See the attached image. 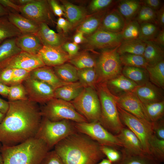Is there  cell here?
<instances>
[{
	"mask_svg": "<svg viewBox=\"0 0 164 164\" xmlns=\"http://www.w3.org/2000/svg\"><path fill=\"white\" fill-rule=\"evenodd\" d=\"M48 2L51 9L56 15L60 17L64 14L62 7L60 6L57 1L50 0Z\"/></svg>",
	"mask_w": 164,
	"mask_h": 164,
	"instance_id": "obj_52",
	"label": "cell"
},
{
	"mask_svg": "<svg viewBox=\"0 0 164 164\" xmlns=\"http://www.w3.org/2000/svg\"><path fill=\"white\" fill-rule=\"evenodd\" d=\"M100 149L105 156L113 164L119 162L121 158L122 155L120 150L104 145H100Z\"/></svg>",
	"mask_w": 164,
	"mask_h": 164,
	"instance_id": "obj_45",
	"label": "cell"
},
{
	"mask_svg": "<svg viewBox=\"0 0 164 164\" xmlns=\"http://www.w3.org/2000/svg\"><path fill=\"white\" fill-rule=\"evenodd\" d=\"M63 4L64 13L72 26L80 22L85 17L86 13L84 9L68 2H63Z\"/></svg>",
	"mask_w": 164,
	"mask_h": 164,
	"instance_id": "obj_30",
	"label": "cell"
},
{
	"mask_svg": "<svg viewBox=\"0 0 164 164\" xmlns=\"http://www.w3.org/2000/svg\"><path fill=\"white\" fill-rule=\"evenodd\" d=\"M119 46L101 52L94 67L97 75V84L107 82L121 74L122 65L117 52Z\"/></svg>",
	"mask_w": 164,
	"mask_h": 164,
	"instance_id": "obj_8",
	"label": "cell"
},
{
	"mask_svg": "<svg viewBox=\"0 0 164 164\" xmlns=\"http://www.w3.org/2000/svg\"><path fill=\"white\" fill-rule=\"evenodd\" d=\"M77 132L85 135L100 145L111 147L117 150L123 147L118 138L106 129L98 121L74 123Z\"/></svg>",
	"mask_w": 164,
	"mask_h": 164,
	"instance_id": "obj_10",
	"label": "cell"
},
{
	"mask_svg": "<svg viewBox=\"0 0 164 164\" xmlns=\"http://www.w3.org/2000/svg\"><path fill=\"white\" fill-rule=\"evenodd\" d=\"M45 66L37 54H32L23 51L0 63V68L22 69L30 71Z\"/></svg>",
	"mask_w": 164,
	"mask_h": 164,
	"instance_id": "obj_13",
	"label": "cell"
},
{
	"mask_svg": "<svg viewBox=\"0 0 164 164\" xmlns=\"http://www.w3.org/2000/svg\"><path fill=\"white\" fill-rule=\"evenodd\" d=\"M37 55L45 65L49 67L59 66L70 59L68 53L61 46H43Z\"/></svg>",
	"mask_w": 164,
	"mask_h": 164,
	"instance_id": "obj_16",
	"label": "cell"
},
{
	"mask_svg": "<svg viewBox=\"0 0 164 164\" xmlns=\"http://www.w3.org/2000/svg\"><path fill=\"white\" fill-rule=\"evenodd\" d=\"M146 115L152 123L163 118L164 114V101L143 104Z\"/></svg>",
	"mask_w": 164,
	"mask_h": 164,
	"instance_id": "obj_36",
	"label": "cell"
},
{
	"mask_svg": "<svg viewBox=\"0 0 164 164\" xmlns=\"http://www.w3.org/2000/svg\"><path fill=\"white\" fill-rule=\"evenodd\" d=\"M122 155L120 160L113 164H161L148 156H142L129 153L123 148L120 150Z\"/></svg>",
	"mask_w": 164,
	"mask_h": 164,
	"instance_id": "obj_32",
	"label": "cell"
},
{
	"mask_svg": "<svg viewBox=\"0 0 164 164\" xmlns=\"http://www.w3.org/2000/svg\"><path fill=\"white\" fill-rule=\"evenodd\" d=\"M146 69L149 80L156 86L164 88V60L152 66H148Z\"/></svg>",
	"mask_w": 164,
	"mask_h": 164,
	"instance_id": "obj_34",
	"label": "cell"
},
{
	"mask_svg": "<svg viewBox=\"0 0 164 164\" xmlns=\"http://www.w3.org/2000/svg\"><path fill=\"white\" fill-rule=\"evenodd\" d=\"M24 81L29 99L37 103H46L55 98L54 90L47 84L30 76Z\"/></svg>",
	"mask_w": 164,
	"mask_h": 164,
	"instance_id": "obj_12",
	"label": "cell"
},
{
	"mask_svg": "<svg viewBox=\"0 0 164 164\" xmlns=\"http://www.w3.org/2000/svg\"><path fill=\"white\" fill-rule=\"evenodd\" d=\"M95 89L101 106V117L99 122L108 131L116 135L125 126L119 116L116 96L109 90L106 82L97 84Z\"/></svg>",
	"mask_w": 164,
	"mask_h": 164,
	"instance_id": "obj_5",
	"label": "cell"
},
{
	"mask_svg": "<svg viewBox=\"0 0 164 164\" xmlns=\"http://www.w3.org/2000/svg\"><path fill=\"white\" fill-rule=\"evenodd\" d=\"M120 59L121 64L124 66L146 69L148 66L142 55L124 54L120 55Z\"/></svg>",
	"mask_w": 164,
	"mask_h": 164,
	"instance_id": "obj_40",
	"label": "cell"
},
{
	"mask_svg": "<svg viewBox=\"0 0 164 164\" xmlns=\"http://www.w3.org/2000/svg\"><path fill=\"white\" fill-rule=\"evenodd\" d=\"M30 76L47 84L54 90L70 83L61 80L56 75L53 69L46 66L32 70L30 72Z\"/></svg>",
	"mask_w": 164,
	"mask_h": 164,
	"instance_id": "obj_20",
	"label": "cell"
},
{
	"mask_svg": "<svg viewBox=\"0 0 164 164\" xmlns=\"http://www.w3.org/2000/svg\"><path fill=\"white\" fill-rule=\"evenodd\" d=\"M115 96L117 106L138 118L149 121L143 104L133 91Z\"/></svg>",
	"mask_w": 164,
	"mask_h": 164,
	"instance_id": "obj_15",
	"label": "cell"
},
{
	"mask_svg": "<svg viewBox=\"0 0 164 164\" xmlns=\"http://www.w3.org/2000/svg\"><path fill=\"white\" fill-rule=\"evenodd\" d=\"M123 40L121 32L98 29L88 37L87 42L92 48L103 50L115 48Z\"/></svg>",
	"mask_w": 164,
	"mask_h": 164,
	"instance_id": "obj_14",
	"label": "cell"
},
{
	"mask_svg": "<svg viewBox=\"0 0 164 164\" xmlns=\"http://www.w3.org/2000/svg\"><path fill=\"white\" fill-rule=\"evenodd\" d=\"M16 38L7 39L0 44V63L14 56L22 51L17 46Z\"/></svg>",
	"mask_w": 164,
	"mask_h": 164,
	"instance_id": "obj_33",
	"label": "cell"
},
{
	"mask_svg": "<svg viewBox=\"0 0 164 164\" xmlns=\"http://www.w3.org/2000/svg\"><path fill=\"white\" fill-rule=\"evenodd\" d=\"M30 72L23 69H13L11 85L21 83L30 76Z\"/></svg>",
	"mask_w": 164,
	"mask_h": 164,
	"instance_id": "obj_46",
	"label": "cell"
},
{
	"mask_svg": "<svg viewBox=\"0 0 164 164\" xmlns=\"http://www.w3.org/2000/svg\"><path fill=\"white\" fill-rule=\"evenodd\" d=\"M153 131L159 139L164 140V121L163 118L152 123Z\"/></svg>",
	"mask_w": 164,
	"mask_h": 164,
	"instance_id": "obj_49",
	"label": "cell"
},
{
	"mask_svg": "<svg viewBox=\"0 0 164 164\" xmlns=\"http://www.w3.org/2000/svg\"><path fill=\"white\" fill-rule=\"evenodd\" d=\"M9 107V102L0 98V112L5 114Z\"/></svg>",
	"mask_w": 164,
	"mask_h": 164,
	"instance_id": "obj_57",
	"label": "cell"
},
{
	"mask_svg": "<svg viewBox=\"0 0 164 164\" xmlns=\"http://www.w3.org/2000/svg\"><path fill=\"white\" fill-rule=\"evenodd\" d=\"M117 108L121 122L136 135L145 153L158 162H163L164 147L155 136L152 122L138 118L117 105Z\"/></svg>",
	"mask_w": 164,
	"mask_h": 164,
	"instance_id": "obj_3",
	"label": "cell"
},
{
	"mask_svg": "<svg viewBox=\"0 0 164 164\" xmlns=\"http://www.w3.org/2000/svg\"><path fill=\"white\" fill-rule=\"evenodd\" d=\"M114 2L112 0H94L90 5V9L93 12H99L111 5Z\"/></svg>",
	"mask_w": 164,
	"mask_h": 164,
	"instance_id": "obj_48",
	"label": "cell"
},
{
	"mask_svg": "<svg viewBox=\"0 0 164 164\" xmlns=\"http://www.w3.org/2000/svg\"><path fill=\"white\" fill-rule=\"evenodd\" d=\"M70 102L88 122L99 121L101 117V106L95 88L84 87L78 96Z\"/></svg>",
	"mask_w": 164,
	"mask_h": 164,
	"instance_id": "obj_9",
	"label": "cell"
},
{
	"mask_svg": "<svg viewBox=\"0 0 164 164\" xmlns=\"http://www.w3.org/2000/svg\"><path fill=\"white\" fill-rule=\"evenodd\" d=\"M125 23L122 16L116 9H114L104 16L98 29L121 32Z\"/></svg>",
	"mask_w": 164,
	"mask_h": 164,
	"instance_id": "obj_23",
	"label": "cell"
},
{
	"mask_svg": "<svg viewBox=\"0 0 164 164\" xmlns=\"http://www.w3.org/2000/svg\"><path fill=\"white\" fill-rule=\"evenodd\" d=\"M152 41L162 48L164 46V30L161 29L159 31L155 39Z\"/></svg>",
	"mask_w": 164,
	"mask_h": 164,
	"instance_id": "obj_56",
	"label": "cell"
},
{
	"mask_svg": "<svg viewBox=\"0 0 164 164\" xmlns=\"http://www.w3.org/2000/svg\"><path fill=\"white\" fill-rule=\"evenodd\" d=\"M74 123L65 120L53 121L42 117L35 137L43 141L50 150L60 141L77 132Z\"/></svg>",
	"mask_w": 164,
	"mask_h": 164,
	"instance_id": "obj_6",
	"label": "cell"
},
{
	"mask_svg": "<svg viewBox=\"0 0 164 164\" xmlns=\"http://www.w3.org/2000/svg\"><path fill=\"white\" fill-rule=\"evenodd\" d=\"M141 5L139 0H121L119 1L116 9L126 22L135 19Z\"/></svg>",
	"mask_w": 164,
	"mask_h": 164,
	"instance_id": "obj_26",
	"label": "cell"
},
{
	"mask_svg": "<svg viewBox=\"0 0 164 164\" xmlns=\"http://www.w3.org/2000/svg\"><path fill=\"white\" fill-rule=\"evenodd\" d=\"M141 4L156 11L162 5V1L160 0H143L140 1Z\"/></svg>",
	"mask_w": 164,
	"mask_h": 164,
	"instance_id": "obj_53",
	"label": "cell"
},
{
	"mask_svg": "<svg viewBox=\"0 0 164 164\" xmlns=\"http://www.w3.org/2000/svg\"><path fill=\"white\" fill-rule=\"evenodd\" d=\"M8 97L9 101L28 99L26 89L21 83L13 84L9 86Z\"/></svg>",
	"mask_w": 164,
	"mask_h": 164,
	"instance_id": "obj_44",
	"label": "cell"
},
{
	"mask_svg": "<svg viewBox=\"0 0 164 164\" xmlns=\"http://www.w3.org/2000/svg\"><path fill=\"white\" fill-rule=\"evenodd\" d=\"M156 11L142 4L134 20L140 24L150 22L155 24Z\"/></svg>",
	"mask_w": 164,
	"mask_h": 164,
	"instance_id": "obj_43",
	"label": "cell"
},
{
	"mask_svg": "<svg viewBox=\"0 0 164 164\" xmlns=\"http://www.w3.org/2000/svg\"><path fill=\"white\" fill-rule=\"evenodd\" d=\"M9 102V109L0 124V142L12 146L35 137L42 117L37 103L29 99Z\"/></svg>",
	"mask_w": 164,
	"mask_h": 164,
	"instance_id": "obj_1",
	"label": "cell"
},
{
	"mask_svg": "<svg viewBox=\"0 0 164 164\" xmlns=\"http://www.w3.org/2000/svg\"><path fill=\"white\" fill-rule=\"evenodd\" d=\"M10 11L0 4V17L7 16Z\"/></svg>",
	"mask_w": 164,
	"mask_h": 164,
	"instance_id": "obj_60",
	"label": "cell"
},
{
	"mask_svg": "<svg viewBox=\"0 0 164 164\" xmlns=\"http://www.w3.org/2000/svg\"><path fill=\"white\" fill-rule=\"evenodd\" d=\"M61 47L68 53L70 58L78 53L79 47L77 44L74 43H64Z\"/></svg>",
	"mask_w": 164,
	"mask_h": 164,
	"instance_id": "obj_50",
	"label": "cell"
},
{
	"mask_svg": "<svg viewBox=\"0 0 164 164\" xmlns=\"http://www.w3.org/2000/svg\"><path fill=\"white\" fill-rule=\"evenodd\" d=\"M56 28L58 31L67 32L72 26L68 21L61 17H59L56 23Z\"/></svg>",
	"mask_w": 164,
	"mask_h": 164,
	"instance_id": "obj_51",
	"label": "cell"
},
{
	"mask_svg": "<svg viewBox=\"0 0 164 164\" xmlns=\"http://www.w3.org/2000/svg\"><path fill=\"white\" fill-rule=\"evenodd\" d=\"M5 114L0 112V124L5 117Z\"/></svg>",
	"mask_w": 164,
	"mask_h": 164,
	"instance_id": "obj_64",
	"label": "cell"
},
{
	"mask_svg": "<svg viewBox=\"0 0 164 164\" xmlns=\"http://www.w3.org/2000/svg\"><path fill=\"white\" fill-rule=\"evenodd\" d=\"M22 35L20 31L9 21L7 16L0 17V44L7 39Z\"/></svg>",
	"mask_w": 164,
	"mask_h": 164,
	"instance_id": "obj_35",
	"label": "cell"
},
{
	"mask_svg": "<svg viewBox=\"0 0 164 164\" xmlns=\"http://www.w3.org/2000/svg\"><path fill=\"white\" fill-rule=\"evenodd\" d=\"M145 42L146 45L142 56L148 66L153 65L164 60V48L153 41Z\"/></svg>",
	"mask_w": 164,
	"mask_h": 164,
	"instance_id": "obj_27",
	"label": "cell"
},
{
	"mask_svg": "<svg viewBox=\"0 0 164 164\" xmlns=\"http://www.w3.org/2000/svg\"><path fill=\"white\" fill-rule=\"evenodd\" d=\"M121 74L138 86L142 85L149 81L148 73L145 68L124 66L122 69Z\"/></svg>",
	"mask_w": 164,
	"mask_h": 164,
	"instance_id": "obj_29",
	"label": "cell"
},
{
	"mask_svg": "<svg viewBox=\"0 0 164 164\" xmlns=\"http://www.w3.org/2000/svg\"><path fill=\"white\" fill-rule=\"evenodd\" d=\"M9 86L0 82V94L5 97H8Z\"/></svg>",
	"mask_w": 164,
	"mask_h": 164,
	"instance_id": "obj_59",
	"label": "cell"
},
{
	"mask_svg": "<svg viewBox=\"0 0 164 164\" xmlns=\"http://www.w3.org/2000/svg\"><path fill=\"white\" fill-rule=\"evenodd\" d=\"M49 151L43 141L35 137L15 145H2L1 148L3 164H41Z\"/></svg>",
	"mask_w": 164,
	"mask_h": 164,
	"instance_id": "obj_4",
	"label": "cell"
},
{
	"mask_svg": "<svg viewBox=\"0 0 164 164\" xmlns=\"http://www.w3.org/2000/svg\"><path fill=\"white\" fill-rule=\"evenodd\" d=\"M146 45L145 41L139 39L123 40L118 47L117 52L119 55L130 54L143 55Z\"/></svg>",
	"mask_w": 164,
	"mask_h": 164,
	"instance_id": "obj_28",
	"label": "cell"
},
{
	"mask_svg": "<svg viewBox=\"0 0 164 164\" xmlns=\"http://www.w3.org/2000/svg\"><path fill=\"white\" fill-rule=\"evenodd\" d=\"M96 164H113V163L107 159H103L101 161Z\"/></svg>",
	"mask_w": 164,
	"mask_h": 164,
	"instance_id": "obj_62",
	"label": "cell"
},
{
	"mask_svg": "<svg viewBox=\"0 0 164 164\" xmlns=\"http://www.w3.org/2000/svg\"><path fill=\"white\" fill-rule=\"evenodd\" d=\"M140 25L139 39L144 41H153L160 30L159 27L155 23L144 22Z\"/></svg>",
	"mask_w": 164,
	"mask_h": 164,
	"instance_id": "obj_41",
	"label": "cell"
},
{
	"mask_svg": "<svg viewBox=\"0 0 164 164\" xmlns=\"http://www.w3.org/2000/svg\"><path fill=\"white\" fill-rule=\"evenodd\" d=\"M155 24L162 29H164V6H162L156 11Z\"/></svg>",
	"mask_w": 164,
	"mask_h": 164,
	"instance_id": "obj_55",
	"label": "cell"
},
{
	"mask_svg": "<svg viewBox=\"0 0 164 164\" xmlns=\"http://www.w3.org/2000/svg\"><path fill=\"white\" fill-rule=\"evenodd\" d=\"M69 61L77 70L95 67L97 61L93 57L87 52L78 53Z\"/></svg>",
	"mask_w": 164,
	"mask_h": 164,
	"instance_id": "obj_37",
	"label": "cell"
},
{
	"mask_svg": "<svg viewBox=\"0 0 164 164\" xmlns=\"http://www.w3.org/2000/svg\"><path fill=\"white\" fill-rule=\"evenodd\" d=\"M39 29L36 34L43 46L53 47L61 46L64 39L60 33H56L45 23L39 24Z\"/></svg>",
	"mask_w": 164,
	"mask_h": 164,
	"instance_id": "obj_22",
	"label": "cell"
},
{
	"mask_svg": "<svg viewBox=\"0 0 164 164\" xmlns=\"http://www.w3.org/2000/svg\"><path fill=\"white\" fill-rule=\"evenodd\" d=\"M74 43L77 44L82 43L84 40V34L80 31H77L73 37Z\"/></svg>",
	"mask_w": 164,
	"mask_h": 164,
	"instance_id": "obj_58",
	"label": "cell"
},
{
	"mask_svg": "<svg viewBox=\"0 0 164 164\" xmlns=\"http://www.w3.org/2000/svg\"><path fill=\"white\" fill-rule=\"evenodd\" d=\"M116 135L122 143L123 148L129 153L135 155L149 156L144 151L138 137L128 128L125 126L120 132Z\"/></svg>",
	"mask_w": 164,
	"mask_h": 164,
	"instance_id": "obj_18",
	"label": "cell"
},
{
	"mask_svg": "<svg viewBox=\"0 0 164 164\" xmlns=\"http://www.w3.org/2000/svg\"><path fill=\"white\" fill-rule=\"evenodd\" d=\"M16 4L22 6L26 5L32 1V0H12Z\"/></svg>",
	"mask_w": 164,
	"mask_h": 164,
	"instance_id": "obj_61",
	"label": "cell"
},
{
	"mask_svg": "<svg viewBox=\"0 0 164 164\" xmlns=\"http://www.w3.org/2000/svg\"><path fill=\"white\" fill-rule=\"evenodd\" d=\"M41 164H65L54 150L49 151L43 159Z\"/></svg>",
	"mask_w": 164,
	"mask_h": 164,
	"instance_id": "obj_47",
	"label": "cell"
},
{
	"mask_svg": "<svg viewBox=\"0 0 164 164\" xmlns=\"http://www.w3.org/2000/svg\"><path fill=\"white\" fill-rule=\"evenodd\" d=\"M9 21L21 32L22 35L36 34L39 24L15 11L10 12L7 15Z\"/></svg>",
	"mask_w": 164,
	"mask_h": 164,
	"instance_id": "obj_19",
	"label": "cell"
},
{
	"mask_svg": "<svg viewBox=\"0 0 164 164\" xmlns=\"http://www.w3.org/2000/svg\"><path fill=\"white\" fill-rule=\"evenodd\" d=\"M77 74L79 82L84 87L95 88L97 75L94 67L78 70Z\"/></svg>",
	"mask_w": 164,
	"mask_h": 164,
	"instance_id": "obj_38",
	"label": "cell"
},
{
	"mask_svg": "<svg viewBox=\"0 0 164 164\" xmlns=\"http://www.w3.org/2000/svg\"><path fill=\"white\" fill-rule=\"evenodd\" d=\"M45 104L40 108L42 117L51 121L65 120L76 123L88 122L70 102L54 98Z\"/></svg>",
	"mask_w": 164,
	"mask_h": 164,
	"instance_id": "obj_7",
	"label": "cell"
},
{
	"mask_svg": "<svg viewBox=\"0 0 164 164\" xmlns=\"http://www.w3.org/2000/svg\"><path fill=\"white\" fill-rule=\"evenodd\" d=\"M100 145L85 135L77 132L54 148L65 164H96L105 157Z\"/></svg>",
	"mask_w": 164,
	"mask_h": 164,
	"instance_id": "obj_2",
	"label": "cell"
},
{
	"mask_svg": "<svg viewBox=\"0 0 164 164\" xmlns=\"http://www.w3.org/2000/svg\"><path fill=\"white\" fill-rule=\"evenodd\" d=\"M53 69L57 76L64 82L72 83L78 80V70L71 64L64 63L54 67Z\"/></svg>",
	"mask_w": 164,
	"mask_h": 164,
	"instance_id": "obj_31",
	"label": "cell"
},
{
	"mask_svg": "<svg viewBox=\"0 0 164 164\" xmlns=\"http://www.w3.org/2000/svg\"><path fill=\"white\" fill-rule=\"evenodd\" d=\"M0 4L7 9L10 12H19V6L15 3L12 0H0Z\"/></svg>",
	"mask_w": 164,
	"mask_h": 164,
	"instance_id": "obj_54",
	"label": "cell"
},
{
	"mask_svg": "<svg viewBox=\"0 0 164 164\" xmlns=\"http://www.w3.org/2000/svg\"><path fill=\"white\" fill-rule=\"evenodd\" d=\"M162 89L149 81L138 86L133 92L143 104H147L164 101Z\"/></svg>",
	"mask_w": 164,
	"mask_h": 164,
	"instance_id": "obj_17",
	"label": "cell"
},
{
	"mask_svg": "<svg viewBox=\"0 0 164 164\" xmlns=\"http://www.w3.org/2000/svg\"><path fill=\"white\" fill-rule=\"evenodd\" d=\"M103 18L101 15H98L87 18L80 24L78 31L83 34H93L99 28Z\"/></svg>",
	"mask_w": 164,
	"mask_h": 164,
	"instance_id": "obj_39",
	"label": "cell"
},
{
	"mask_svg": "<svg viewBox=\"0 0 164 164\" xmlns=\"http://www.w3.org/2000/svg\"><path fill=\"white\" fill-rule=\"evenodd\" d=\"M17 46L22 51L37 54L43 45L36 34L22 35L16 37Z\"/></svg>",
	"mask_w": 164,
	"mask_h": 164,
	"instance_id": "obj_24",
	"label": "cell"
},
{
	"mask_svg": "<svg viewBox=\"0 0 164 164\" xmlns=\"http://www.w3.org/2000/svg\"><path fill=\"white\" fill-rule=\"evenodd\" d=\"M84 87L79 82L70 83L55 90V98L70 102L78 96Z\"/></svg>",
	"mask_w": 164,
	"mask_h": 164,
	"instance_id": "obj_25",
	"label": "cell"
},
{
	"mask_svg": "<svg viewBox=\"0 0 164 164\" xmlns=\"http://www.w3.org/2000/svg\"><path fill=\"white\" fill-rule=\"evenodd\" d=\"M2 144L0 142V164H3V158L1 153V148Z\"/></svg>",
	"mask_w": 164,
	"mask_h": 164,
	"instance_id": "obj_63",
	"label": "cell"
},
{
	"mask_svg": "<svg viewBox=\"0 0 164 164\" xmlns=\"http://www.w3.org/2000/svg\"><path fill=\"white\" fill-rule=\"evenodd\" d=\"M140 31V24L133 19L126 22L121 33L123 40H129L139 39Z\"/></svg>",
	"mask_w": 164,
	"mask_h": 164,
	"instance_id": "obj_42",
	"label": "cell"
},
{
	"mask_svg": "<svg viewBox=\"0 0 164 164\" xmlns=\"http://www.w3.org/2000/svg\"><path fill=\"white\" fill-rule=\"evenodd\" d=\"M106 84L111 93L116 96L133 92L138 86L121 74L109 80Z\"/></svg>",
	"mask_w": 164,
	"mask_h": 164,
	"instance_id": "obj_21",
	"label": "cell"
},
{
	"mask_svg": "<svg viewBox=\"0 0 164 164\" xmlns=\"http://www.w3.org/2000/svg\"><path fill=\"white\" fill-rule=\"evenodd\" d=\"M50 7L48 1L32 0L28 4L19 6V12L24 16L39 24L53 22Z\"/></svg>",
	"mask_w": 164,
	"mask_h": 164,
	"instance_id": "obj_11",
	"label": "cell"
}]
</instances>
